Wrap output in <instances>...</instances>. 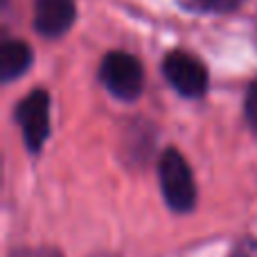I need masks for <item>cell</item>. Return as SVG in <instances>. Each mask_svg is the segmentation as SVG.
Returning <instances> with one entry per match:
<instances>
[{"mask_svg":"<svg viewBox=\"0 0 257 257\" xmlns=\"http://www.w3.org/2000/svg\"><path fill=\"white\" fill-rule=\"evenodd\" d=\"M160 190L174 212H192L196 205V183L185 156L178 149L169 147L163 151L158 163Z\"/></svg>","mask_w":257,"mask_h":257,"instance_id":"6da1fadb","label":"cell"},{"mask_svg":"<svg viewBox=\"0 0 257 257\" xmlns=\"http://www.w3.org/2000/svg\"><path fill=\"white\" fill-rule=\"evenodd\" d=\"M99 79L113 97L124 102L138 99L145 88L142 63L128 52H108L99 66Z\"/></svg>","mask_w":257,"mask_h":257,"instance_id":"7a4b0ae2","label":"cell"},{"mask_svg":"<svg viewBox=\"0 0 257 257\" xmlns=\"http://www.w3.org/2000/svg\"><path fill=\"white\" fill-rule=\"evenodd\" d=\"M16 122L21 124L27 149L39 154L50 138V95L43 88L32 90L16 106Z\"/></svg>","mask_w":257,"mask_h":257,"instance_id":"3957f363","label":"cell"},{"mask_svg":"<svg viewBox=\"0 0 257 257\" xmlns=\"http://www.w3.org/2000/svg\"><path fill=\"white\" fill-rule=\"evenodd\" d=\"M163 72L167 81L174 86L176 93L183 97H201L208 90V70L196 57L181 50H174L165 57L163 61Z\"/></svg>","mask_w":257,"mask_h":257,"instance_id":"277c9868","label":"cell"},{"mask_svg":"<svg viewBox=\"0 0 257 257\" xmlns=\"http://www.w3.org/2000/svg\"><path fill=\"white\" fill-rule=\"evenodd\" d=\"M77 16L75 0H36L34 27L45 39H59L72 27Z\"/></svg>","mask_w":257,"mask_h":257,"instance_id":"5b68a950","label":"cell"},{"mask_svg":"<svg viewBox=\"0 0 257 257\" xmlns=\"http://www.w3.org/2000/svg\"><path fill=\"white\" fill-rule=\"evenodd\" d=\"M32 66V50L25 41H5L0 48V79L12 81L25 75V70Z\"/></svg>","mask_w":257,"mask_h":257,"instance_id":"8992f818","label":"cell"},{"mask_svg":"<svg viewBox=\"0 0 257 257\" xmlns=\"http://www.w3.org/2000/svg\"><path fill=\"white\" fill-rule=\"evenodd\" d=\"M246 0H178L183 9L194 14H228L235 12Z\"/></svg>","mask_w":257,"mask_h":257,"instance_id":"52a82bcc","label":"cell"},{"mask_svg":"<svg viewBox=\"0 0 257 257\" xmlns=\"http://www.w3.org/2000/svg\"><path fill=\"white\" fill-rule=\"evenodd\" d=\"M9 257H63L52 246H23V248L12 250Z\"/></svg>","mask_w":257,"mask_h":257,"instance_id":"ba28073f","label":"cell"},{"mask_svg":"<svg viewBox=\"0 0 257 257\" xmlns=\"http://www.w3.org/2000/svg\"><path fill=\"white\" fill-rule=\"evenodd\" d=\"M246 120L250 128L257 133V79L250 84L248 95H246Z\"/></svg>","mask_w":257,"mask_h":257,"instance_id":"9c48e42d","label":"cell"},{"mask_svg":"<svg viewBox=\"0 0 257 257\" xmlns=\"http://www.w3.org/2000/svg\"><path fill=\"white\" fill-rule=\"evenodd\" d=\"M230 257H257V241L255 239H244L235 250H232Z\"/></svg>","mask_w":257,"mask_h":257,"instance_id":"30bf717a","label":"cell"},{"mask_svg":"<svg viewBox=\"0 0 257 257\" xmlns=\"http://www.w3.org/2000/svg\"><path fill=\"white\" fill-rule=\"evenodd\" d=\"M90 257H115V255H111V253H95V255H90Z\"/></svg>","mask_w":257,"mask_h":257,"instance_id":"8fae6325","label":"cell"}]
</instances>
